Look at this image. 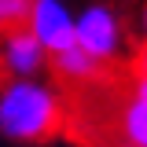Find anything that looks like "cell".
<instances>
[{
    "instance_id": "6da1fadb",
    "label": "cell",
    "mask_w": 147,
    "mask_h": 147,
    "mask_svg": "<svg viewBox=\"0 0 147 147\" xmlns=\"http://www.w3.org/2000/svg\"><path fill=\"white\" fill-rule=\"evenodd\" d=\"M63 125V96L37 77H7L0 85V136L40 144Z\"/></svg>"
},
{
    "instance_id": "7a4b0ae2",
    "label": "cell",
    "mask_w": 147,
    "mask_h": 147,
    "mask_svg": "<svg viewBox=\"0 0 147 147\" xmlns=\"http://www.w3.org/2000/svg\"><path fill=\"white\" fill-rule=\"evenodd\" d=\"M74 44L85 48L99 66L110 63L125 44V30H121L118 11L110 4H85L74 15Z\"/></svg>"
},
{
    "instance_id": "3957f363",
    "label": "cell",
    "mask_w": 147,
    "mask_h": 147,
    "mask_svg": "<svg viewBox=\"0 0 147 147\" xmlns=\"http://www.w3.org/2000/svg\"><path fill=\"white\" fill-rule=\"evenodd\" d=\"M26 30L44 44V52L52 55L59 48L74 44V7L66 0H30Z\"/></svg>"
},
{
    "instance_id": "277c9868",
    "label": "cell",
    "mask_w": 147,
    "mask_h": 147,
    "mask_svg": "<svg viewBox=\"0 0 147 147\" xmlns=\"http://www.w3.org/2000/svg\"><path fill=\"white\" fill-rule=\"evenodd\" d=\"M48 63V52L44 44L37 40L26 26H15V30H4V40H0V66L7 70V77H37Z\"/></svg>"
},
{
    "instance_id": "5b68a950",
    "label": "cell",
    "mask_w": 147,
    "mask_h": 147,
    "mask_svg": "<svg viewBox=\"0 0 147 147\" xmlns=\"http://www.w3.org/2000/svg\"><path fill=\"white\" fill-rule=\"evenodd\" d=\"M48 63H52V70L59 74L63 81H74V85L92 81V77L99 74V63H96L85 48H77V44H66V48L52 52V55H48Z\"/></svg>"
},
{
    "instance_id": "8992f818",
    "label": "cell",
    "mask_w": 147,
    "mask_h": 147,
    "mask_svg": "<svg viewBox=\"0 0 147 147\" xmlns=\"http://www.w3.org/2000/svg\"><path fill=\"white\" fill-rule=\"evenodd\" d=\"M118 136L125 147H147V99L129 96L118 110Z\"/></svg>"
},
{
    "instance_id": "52a82bcc",
    "label": "cell",
    "mask_w": 147,
    "mask_h": 147,
    "mask_svg": "<svg viewBox=\"0 0 147 147\" xmlns=\"http://www.w3.org/2000/svg\"><path fill=\"white\" fill-rule=\"evenodd\" d=\"M26 11H30V0H0V33L26 26Z\"/></svg>"
},
{
    "instance_id": "ba28073f",
    "label": "cell",
    "mask_w": 147,
    "mask_h": 147,
    "mask_svg": "<svg viewBox=\"0 0 147 147\" xmlns=\"http://www.w3.org/2000/svg\"><path fill=\"white\" fill-rule=\"evenodd\" d=\"M132 96L147 99V74H140V77H136V85H132Z\"/></svg>"
},
{
    "instance_id": "9c48e42d",
    "label": "cell",
    "mask_w": 147,
    "mask_h": 147,
    "mask_svg": "<svg viewBox=\"0 0 147 147\" xmlns=\"http://www.w3.org/2000/svg\"><path fill=\"white\" fill-rule=\"evenodd\" d=\"M136 70H140V74H147V40H144V48L136 52Z\"/></svg>"
},
{
    "instance_id": "30bf717a",
    "label": "cell",
    "mask_w": 147,
    "mask_h": 147,
    "mask_svg": "<svg viewBox=\"0 0 147 147\" xmlns=\"http://www.w3.org/2000/svg\"><path fill=\"white\" fill-rule=\"evenodd\" d=\"M140 26H144V37H147V7H144V15H140Z\"/></svg>"
}]
</instances>
